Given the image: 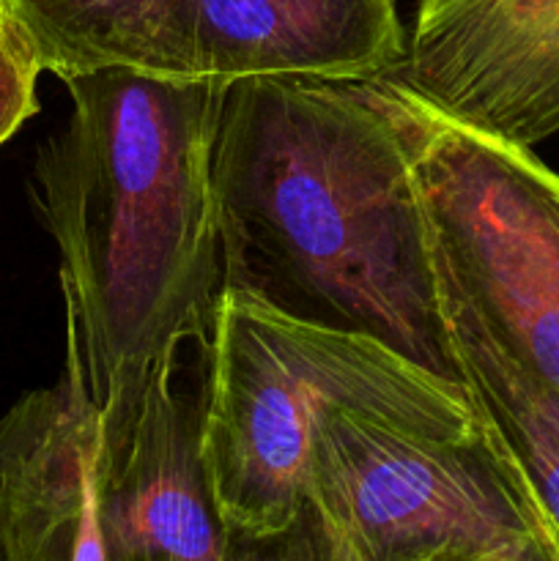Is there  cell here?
Returning a JSON list of instances; mask_svg holds the SVG:
<instances>
[{
	"label": "cell",
	"mask_w": 559,
	"mask_h": 561,
	"mask_svg": "<svg viewBox=\"0 0 559 561\" xmlns=\"http://www.w3.org/2000/svg\"><path fill=\"white\" fill-rule=\"evenodd\" d=\"M214 190L225 288L460 381L411 142L384 77L225 85Z\"/></svg>",
	"instance_id": "1"
},
{
	"label": "cell",
	"mask_w": 559,
	"mask_h": 561,
	"mask_svg": "<svg viewBox=\"0 0 559 561\" xmlns=\"http://www.w3.org/2000/svg\"><path fill=\"white\" fill-rule=\"evenodd\" d=\"M64 85L71 113L36 159L38 208L113 449L151 367L206 337L225 288L214 190L225 85L121 66Z\"/></svg>",
	"instance_id": "2"
},
{
	"label": "cell",
	"mask_w": 559,
	"mask_h": 561,
	"mask_svg": "<svg viewBox=\"0 0 559 561\" xmlns=\"http://www.w3.org/2000/svg\"><path fill=\"white\" fill-rule=\"evenodd\" d=\"M277 559L559 561V529L460 381L373 337L318 403Z\"/></svg>",
	"instance_id": "3"
},
{
	"label": "cell",
	"mask_w": 559,
	"mask_h": 561,
	"mask_svg": "<svg viewBox=\"0 0 559 561\" xmlns=\"http://www.w3.org/2000/svg\"><path fill=\"white\" fill-rule=\"evenodd\" d=\"M444 266L515 356L559 389V173L384 77Z\"/></svg>",
	"instance_id": "4"
},
{
	"label": "cell",
	"mask_w": 559,
	"mask_h": 561,
	"mask_svg": "<svg viewBox=\"0 0 559 561\" xmlns=\"http://www.w3.org/2000/svg\"><path fill=\"white\" fill-rule=\"evenodd\" d=\"M365 334L329 332L223 288L206 334L203 458L233 559L274 557L305 502L312 416Z\"/></svg>",
	"instance_id": "5"
},
{
	"label": "cell",
	"mask_w": 559,
	"mask_h": 561,
	"mask_svg": "<svg viewBox=\"0 0 559 561\" xmlns=\"http://www.w3.org/2000/svg\"><path fill=\"white\" fill-rule=\"evenodd\" d=\"M387 77L469 129L535 148L559 131V0H420Z\"/></svg>",
	"instance_id": "6"
},
{
	"label": "cell",
	"mask_w": 559,
	"mask_h": 561,
	"mask_svg": "<svg viewBox=\"0 0 559 561\" xmlns=\"http://www.w3.org/2000/svg\"><path fill=\"white\" fill-rule=\"evenodd\" d=\"M113 449L66 310L64 378L0 416V559L110 561Z\"/></svg>",
	"instance_id": "7"
},
{
	"label": "cell",
	"mask_w": 559,
	"mask_h": 561,
	"mask_svg": "<svg viewBox=\"0 0 559 561\" xmlns=\"http://www.w3.org/2000/svg\"><path fill=\"white\" fill-rule=\"evenodd\" d=\"M184 345L186 340L175 343L151 367L135 414L113 447L110 561L233 559L203 458L206 348L195 383H181Z\"/></svg>",
	"instance_id": "8"
},
{
	"label": "cell",
	"mask_w": 559,
	"mask_h": 561,
	"mask_svg": "<svg viewBox=\"0 0 559 561\" xmlns=\"http://www.w3.org/2000/svg\"><path fill=\"white\" fill-rule=\"evenodd\" d=\"M192 80H373L403 64L395 0H179Z\"/></svg>",
	"instance_id": "9"
},
{
	"label": "cell",
	"mask_w": 559,
	"mask_h": 561,
	"mask_svg": "<svg viewBox=\"0 0 559 561\" xmlns=\"http://www.w3.org/2000/svg\"><path fill=\"white\" fill-rule=\"evenodd\" d=\"M438 307L460 383L559 529V389L502 343L433 244Z\"/></svg>",
	"instance_id": "10"
},
{
	"label": "cell",
	"mask_w": 559,
	"mask_h": 561,
	"mask_svg": "<svg viewBox=\"0 0 559 561\" xmlns=\"http://www.w3.org/2000/svg\"><path fill=\"white\" fill-rule=\"evenodd\" d=\"M44 71L60 80L99 69L190 77L179 0H5Z\"/></svg>",
	"instance_id": "11"
},
{
	"label": "cell",
	"mask_w": 559,
	"mask_h": 561,
	"mask_svg": "<svg viewBox=\"0 0 559 561\" xmlns=\"http://www.w3.org/2000/svg\"><path fill=\"white\" fill-rule=\"evenodd\" d=\"M36 49L11 14H0V146L38 110Z\"/></svg>",
	"instance_id": "12"
},
{
	"label": "cell",
	"mask_w": 559,
	"mask_h": 561,
	"mask_svg": "<svg viewBox=\"0 0 559 561\" xmlns=\"http://www.w3.org/2000/svg\"><path fill=\"white\" fill-rule=\"evenodd\" d=\"M0 14H9V9H5V0H0Z\"/></svg>",
	"instance_id": "13"
}]
</instances>
